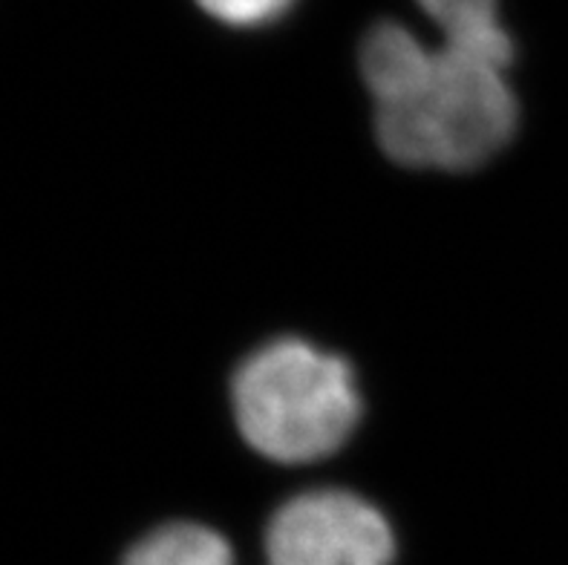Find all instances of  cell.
Listing matches in <instances>:
<instances>
[{"label": "cell", "mask_w": 568, "mask_h": 565, "mask_svg": "<svg viewBox=\"0 0 568 565\" xmlns=\"http://www.w3.org/2000/svg\"><path fill=\"white\" fill-rule=\"evenodd\" d=\"M396 534L387 516L346 491L288 500L266 531L268 565H393Z\"/></svg>", "instance_id": "3"}, {"label": "cell", "mask_w": 568, "mask_h": 565, "mask_svg": "<svg viewBox=\"0 0 568 565\" xmlns=\"http://www.w3.org/2000/svg\"><path fill=\"white\" fill-rule=\"evenodd\" d=\"M122 565H234V552L205 525L171 523L139 539Z\"/></svg>", "instance_id": "5"}, {"label": "cell", "mask_w": 568, "mask_h": 565, "mask_svg": "<svg viewBox=\"0 0 568 565\" xmlns=\"http://www.w3.org/2000/svg\"><path fill=\"white\" fill-rule=\"evenodd\" d=\"M361 72L375 99L378 142L402 165L474 171L517 130L505 67L445 43L425 47L398 23H378L364 38Z\"/></svg>", "instance_id": "1"}, {"label": "cell", "mask_w": 568, "mask_h": 565, "mask_svg": "<svg viewBox=\"0 0 568 565\" xmlns=\"http://www.w3.org/2000/svg\"><path fill=\"white\" fill-rule=\"evenodd\" d=\"M442 32V43L465 56L508 67L514 47L499 23V0H418Z\"/></svg>", "instance_id": "4"}, {"label": "cell", "mask_w": 568, "mask_h": 565, "mask_svg": "<svg viewBox=\"0 0 568 565\" xmlns=\"http://www.w3.org/2000/svg\"><path fill=\"white\" fill-rule=\"evenodd\" d=\"M295 0H200V7L229 27H263L281 18Z\"/></svg>", "instance_id": "6"}, {"label": "cell", "mask_w": 568, "mask_h": 565, "mask_svg": "<svg viewBox=\"0 0 568 565\" xmlns=\"http://www.w3.org/2000/svg\"><path fill=\"white\" fill-rule=\"evenodd\" d=\"M234 413L254 451L283 465L329 456L361 418L355 375L344 359L281 337L234 375Z\"/></svg>", "instance_id": "2"}]
</instances>
